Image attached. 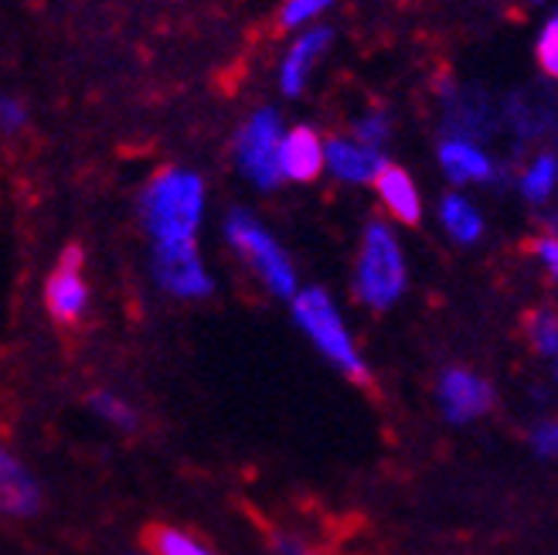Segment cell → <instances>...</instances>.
Returning a JSON list of instances; mask_svg holds the SVG:
<instances>
[{
	"instance_id": "obj_1",
	"label": "cell",
	"mask_w": 558,
	"mask_h": 555,
	"mask_svg": "<svg viewBox=\"0 0 558 555\" xmlns=\"http://www.w3.org/2000/svg\"><path fill=\"white\" fill-rule=\"evenodd\" d=\"M140 212H144L147 232L154 236V249L194 245V236H198L205 215V181L194 171L181 168L160 171L147 184Z\"/></svg>"
},
{
	"instance_id": "obj_2",
	"label": "cell",
	"mask_w": 558,
	"mask_h": 555,
	"mask_svg": "<svg viewBox=\"0 0 558 555\" xmlns=\"http://www.w3.org/2000/svg\"><path fill=\"white\" fill-rule=\"evenodd\" d=\"M354 287L361 303H368L375 311L392 307L405 293V256L396 232L385 221H368L365 239H361Z\"/></svg>"
},
{
	"instance_id": "obj_3",
	"label": "cell",
	"mask_w": 558,
	"mask_h": 555,
	"mask_svg": "<svg viewBox=\"0 0 558 555\" xmlns=\"http://www.w3.org/2000/svg\"><path fill=\"white\" fill-rule=\"evenodd\" d=\"M293 317H296V324L306 330V338L317 345V351L327 358L330 365H338L354 382H368L365 358H361V351L354 348V341L348 335V327H344L338 307H333V300L324 290H317V287L300 290L293 297Z\"/></svg>"
},
{
	"instance_id": "obj_4",
	"label": "cell",
	"mask_w": 558,
	"mask_h": 555,
	"mask_svg": "<svg viewBox=\"0 0 558 555\" xmlns=\"http://www.w3.org/2000/svg\"><path fill=\"white\" fill-rule=\"evenodd\" d=\"M226 236L235 245V253L259 273V280L276 293V297H296V269L290 256L259 221L248 212H232L226 218Z\"/></svg>"
},
{
	"instance_id": "obj_5",
	"label": "cell",
	"mask_w": 558,
	"mask_h": 555,
	"mask_svg": "<svg viewBox=\"0 0 558 555\" xmlns=\"http://www.w3.org/2000/svg\"><path fill=\"white\" fill-rule=\"evenodd\" d=\"M279 144H283V123L276 109H256L245 120L235 141V160L242 174L263 191H272L283 174H279Z\"/></svg>"
},
{
	"instance_id": "obj_6",
	"label": "cell",
	"mask_w": 558,
	"mask_h": 555,
	"mask_svg": "<svg viewBox=\"0 0 558 555\" xmlns=\"http://www.w3.org/2000/svg\"><path fill=\"white\" fill-rule=\"evenodd\" d=\"M82 266H86L82 249L69 245L59 266H54L48 276L45 303H48V314L54 317V324H62V327H75L89 307V287H86V273H82Z\"/></svg>"
},
{
	"instance_id": "obj_7",
	"label": "cell",
	"mask_w": 558,
	"mask_h": 555,
	"mask_svg": "<svg viewBox=\"0 0 558 555\" xmlns=\"http://www.w3.org/2000/svg\"><path fill=\"white\" fill-rule=\"evenodd\" d=\"M154 276L167 293L184 297V300L211 293V276H208V269H205L194 245L154 249Z\"/></svg>"
},
{
	"instance_id": "obj_8",
	"label": "cell",
	"mask_w": 558,
	"mask_h": 555,
	"mask_svg": "<svg viewBox=\"0 0 558 555\" xmlns=\"http://www.w3.org/2000/svg\"><path fill=\"white\" fill-rule=\"evenodd\" d=\"M439 409L450 423L481 420L494 406V388L466 369H446L439 378Z\"/></svg>"
},
{
	"instance_id": "obj_9",
	"label": "cell",
	"mask_w": 558,
	"mask_h": 555,
	"mask_svg": "<svg viewBox=\"0 0 558 555\" xmlns=\"http://www.w3.org/2000/svg\"><path fill=\"white\" fill-rule=\"evenodd\" d=\"M385 154L375 147L357 144L354 136H330L324 141V168L348 184H375L378 171L385 168Z\"/></svg>"
},
{
	"instance_id": "obj_10",
	"label": "cell",
	"mask_w": 558,
	"mask_h": 555,
	"mask_svg": "<svg viewBox=\"0 0 558 555\" xmlns=\"http://www.w3.org/2000/svg\"><path fill=\"white\" fill-rule=\"evenodd\" d=\"M330 41H333L330 27H306V32L296 35V41L283 55V65H279V89H283V96H300L306 89V79H311L314 65L324 59Z\"/></svg>"
},
{
	"instance_id": "obj_11",
	"label": "cell",
	"mask_w": 558,
	"mask_h": 555,
	"mask_svg": "<svg viewBox=\"0 0 558 555\" xmlns=\"http://www.w3.org/2000/svg\"><path fill=\"white\" fill-rule=\"evenodd\" d=\"M324 171V141L314 126H293L279 144V174L283 181H317Z\"/></svg>"
},
{
	"instance_id": "obj_12",
	"label": "cell",
	"mask_w": 558,
	"mask_h": 555,
	"mask_svg": "<svg viewBox=\"0 0 558 555\" xmlns=\"http://www.w3.org/2000/svg\"><path fill=\"white\" fill-rule=\"evenodd\" d=\"M41 508V487L27 474V467L14 460L8 450H0V515L32 518Z\"/></svg>"
},
{
	"instance_id": "obj_13",
	"label": "cell",
	"mask_w": 558,
	"mask_h": 555,
	"mask_svg": "<svg viewBox=\"0 0 558 555\" xmlns=\"http://www.w3.org/2000/svg\"><path fill=\"white\" fill-rule=\"evenodd\" d=\"M375 191L385 205V212L392 215L402 226H415L423 218V198H418V188L409 178V171L396 168V164H385L375 178Z\"/></svg>"
},
{
	"instance_id": "obj_14",
	"label": "cell",
	"mask_w": 558,
	"mask_h": 555,
	"mask_svg": "<svg viewBox=\"0 0 558 555\" xmlns=\"http://www.w3.org/2000/svg\"><path fill=\"white\" fill-rule=\"evenodd\" d=\"M439 164L457 184H484L494 178V160L466 136H450L439 144Z\"/></svg>"
},
{
	"instance_id": "obj_15",
	"label": "cell",
	"mask_w": 558,
	"mask_h": 555,
	"mask_svg": "<svg viewBox=\"0 0 558 555\" xmlns=\"http://www.w3.org/2000/svg\"><path fill=\"white\" fill-rule=\"evenodd\" d=\"M439 221H442L446 236L463 242V245L477 242L484 236V218L463 198V194H446V198L439 202Z\"/></svg>"
},
{
	"instance_id": "obj_16",
	"label": "cell",
	"mask_w": 558,
	"mask_h": 555,
	"mask_svg": "<svg viewBox=\"0 0 558 555\" xmlns=\"http://www.w3.org/2000/svg\"><path fill=\"white\" fill-rule=\"evenodd\" d=\"M144 545L150 555H215L208 545H202L194 535L174 529V524H150L144 532Z\"/></svg>"
},
{
	"instance_id": "obj_17",
	"label": "cell",
	"mask_w": 558,
	"mask_h": 555,
	"mask_svg": "<svg viewBox=\"0 0 558 555\" xmlns=\"http://www.w3.org/2000/svg\"><path fill=\"white\" fill-rule=\"evenodd\" d=\"M555 188H558V157L542 154L527 164L521 174V194L527 202H548Z\"/></svg>"
},
{
	"instance_id": "obj_18",
	"label": "cell",
	"mask_w": 558,
	"mask_h": 555,
	"mask_svg": "<svg viewBox=\"0 0 558 555\" xmlns=\"http://www.w3.org/2000/svg\"><path fill=\"white\" fill-rule=\"evenodd\" d=\"M93 409L102 415V420H109L113 426H120V430H136V409L133 406H126L120 396H113V393H96L93 396Z\"/></svg>"
},
{
	"instance_id": "obj_19",
	"label": "cell",
	"mask_w": 558,
	"mask_h": 555,
	"mask_svg": "<svg viewBox=\"0 0 558 555\" xmlns=\"http://www.w3.org/2000/svg\"><path fill=\"white\" fill-rule=\"evenodd\" d=\"M333 4H338V0H287L283 11H279V24H283V27H303V24L317 21Z\"/></svg>"
},
{
	"instance_id": "obj_20",
	"label": "cell",
	"mask_w": 558,
	"mask_h": 555,
	"mask_svg": "<svg viewBox=\"0 0 558 555\" xmlns=\"http://www.w3.org/2000/svg\"><path fill=\"white\" fill-rule=\"evenodd\" d=\"M388 133H392V123H388V117L381 113V109H372V113H365L354 123V141L365 144V147H375V150L385 147Z\"/></svg>"
},
{
	"instance_id": "obj_21",
	"label": "cell",
	"mask_w": 558,
	"mask_h": 555,
	"mask_svg": "<svg viewBox=\"0 0 558 555\" xmlns=\"http://www.w3.org/2000/svg\"><path fill=\"white\" fill-rule=\"evenodd\" d=\"M535 59L542 65V72L548 79L558 82V24L548 21L542 32H538V41H535Z\"/></svg>"
},
{
	"instance_id": "obj_22",
	"label": "cell",
	"mask_w": 558,
	"mask_h": 555,
	"mask_svg": "<svg viewBox=\"0 0 558 555\" xmlns=\"http://www.w3.org/2000/svg\"><path fill=\"white\" fill-rule=\"evenodd\" d=\"M27 123V109L14 96H0V126L8 133H17Z\"/></svg>"
},
{
	"instance_id": "obj_23",
	"label": "cell",
	"mask_w": 558,
	"mask_h": 555,
	"mask_svg": "<svg viewBox=\"0 0 558 555\" xmlns=\"http://www.w3.org/2000/svg\"><path fill=\"white\" fill-rule=\"evenodd\" d=\"M532 447H535L542 457H555V460H558V420L542 423V426L532 433Z\"/></svg>"
},
{
	"instance_id": "obj_24",
	"label": "cell",
	"mask_w": 558,
	"mask_h": 555,
	"mask_svg": "<svg viewBox=\"0 0 558 555\" xmlns=\"http://www.w3.org/2000/svg\"><path fill=\"white\" fill-rule=\"evenodd\" d=\"M535 256H538V263L551 273V280H558V236H542V239H535Z\"/></svg>"
},
{
	"instance_id": "obj_25",
	"label": "cell",
	"mask_w": 558,
	"mask_h": 555,
	"mask_svg": "<svg viewBox=\"0 0 558 555\" xmlns=\"http://www.w3.org/2000/svg\"><path fill=\"white\" fill-rule=\"evenodd\" d=\"M272 545H276V555H314L303 542H296V539H290V535H276Z\"/></svg>"
},
{
	"instance_id": "obj_26",
	"label": "cell",
	"mask_w": 558,
	"mask_h": 555,
	"mask_svg": "<svg viewBox=\"0 0 558 555\" xmlns=\"http://www.w3.org/2000/svg\"><path fill=\"white\" fill-rule=\"evenodd\" d=\"M551 21H555V24H558V14H555V17H551Z\"/></svg>"
},
{
	"instance_id": "obj_27",
	"label": "cell",
	"mask_w": 558,
	"mask_h": 555,
	"mask_svg": "<svg viewBox=\"0 0 558 555\" xmlns=\"http://www.w3.org/2000/svg\"><path fill=\"white\" fill-rule=\"evenodd\" d=\"M535 4H542V0H535Z\"/></svg>"
}]
</instances>
